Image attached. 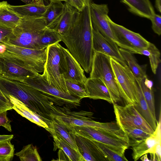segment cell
<instances>
[{
	"label": "cell",
	"instance_id": "6",
	"mask_svg": "<svg viewBox=\"0 0 161 161\" xmlns=\"http://www.w3.org/2000/svg\"><path fill=\"white\" fill-rule=\"evenodd\" d=\"M110 61L120 97L127 104L134 105L138 103V84L127 64L124 65L111 57Z\"/></svg>",
	"mask_w": 161,
	"mask_h": 161
},
{
	"label": "cell",
	"instance_id": "42",
	"mask_svg": "<svg viewBox=\"0 0 161 161\" xmlns=\"http://www.w3.org/2000/svg\"><path fill=\"white\" fill-rule=\"evenodd\" d=\"M68 3L80 11L85 5V0H68Z\"/></svg>",
	"mask_w": 161,
	"mask_h": 161
},
{
	"label": "cell",
	"instance_id": "19",
	"mask_svg": "<svg viewBox=\"0 0 161 161\" xmlns=\"http://www.w3.org/2000/svg\"><path fill=\"white\" fill-rule=\"evenodd\" d=\"M88 97L93 99H102L110 103H116L104 82L99 78H87L85 84Z\"/></svg>",
	"mask_w": 161,
	"mask_h": 161
},
{
	"label": "cell",
	"instance_id": "21",
	"mask_svg": "<svg viewBox=\"0 0 161 161\" xmlns=\"http://www.w3.org/2000/svg\"><path fill=\"white\" fill-rule=\"evenodd\" d=\"M6 97L11 103L13 109L19 114L45 129L48 127V125L42 118L28 108L22 102L11 95L7 96Z\"/></svg>",
	"mask_w": 161,
	"mask_h": 161
},
{
	"label": "cell",
	"instance_id": "28",
	"mask_svg": "<svg viewBox=\"0 0 161 161\" xmlns=\"http://www.w3.org/2000/svg\"><path fill=\"white\" fill-rule=\"evenodd\" d=\"M48 125V127L46 130L50 133H53L59 136L79 152L74 137L64 126L54 119Z\"/></svg>",
	"mask_w": 161,
	"mask_h": 161
},
{
	"label": "cell",
	"instance_id": "33",
	"mask_svg": "<svg viewBox=\"0 0 161 161\" xmlns=\"http://www.w3.org/2000/svg\"><path fill=\"white\" fill-rule=\"evenodd\" d=\"M68 94L80 100L88 97L85 88V84L65 80Z\"/></svg>",
	"mask_w": 161,
	"mask_h": 161
},
{
	"label": "cell",
	"instance_id": "9",
	"mask_svg": "<svg viewBox=\"0 0 161 161\" xmlns=\"http://www.w3.org/2000/svg\"><path fill=\"white\" fill-rule=\"evenodd\" d=\"M38 73L17 56L4 50L0 52V77L20 81Z\"/></svg>",
	"mask_w": 161,
	"mask_h": 161
},
{
	"label": "cell",
	"instance_id": "32",
	"mask_svg": "<svg viewBox=\"0 0 161 161\" xmlns=\"http://www.w3.org/2000/svg\"><path fill=\"white\" fill-rule=\"evenodd\" d=\"M14 155L21 161H41L42 160L36 147L32 144L24 146L22 150Z\"/></svg>",
	"mask_w": 161,
	"mask_h": 161
},
{
	"label": "cell",
	"instance_id": "8",
	"mask_svg": "<svg viewBox=\"0 0 161 161\" xmlns=\"http://www.w3.org/2000/svg\"><path fill=\"white\" fill-rule=\"evenodd\" d=\"M60 45L57 43L47 47V58L43 74L50 85L69 94L60 65Z\"/></svg>",
	"mask_w": 161,
	"mask_h": 161
},
{
	"label": "cell",
	"instance_id": "41",
	"mask_svg": "<svg viewBox=\"0 0 161 161\" xmlns=\"http://www.w3.org/2000/svg\"><path fill=\"white\" fill-rule=\"evenodd\" d=\"M13 30L0 25V46L3 45L6 38L12 33Z\"/></svg>",
	"mask_w": 161,
	"mask_h": 161
},
{
	"label": "cell",
	"instance_id": "22",
	"mask_svg": "<svg viewBox=\"0 0 161 161\" xmlns=\"http://www.w3.org/2000/svg\"><path fill=\"white\" fill-rule=\"evenodd\" d=\"M78 11L76 8L65 2L62 13L53 29L61 36L64 35L73 24Z\"/></svg>",
	"mask_w": 161,
	"mask_h": 161
},
{
	"label": "cell",
	"instance_id": "7",
	"mask_svg": "<svg viewBox=\"0 0 161 161\" xmlns=\"http://www.w3.org/2000/svg\"><path fill=\"white\" fill-rule=\"evenodd\" d=\"M110 58L107 55L94 52L90 77L102 80L117 103L120 100V96L112 67Z\"/></svg>",
	"mask_w": 161,
	"mask_h": 161
},
{
	"label": "cell",
	"instance_id": "47",
	"mask_svg": "<svg viewBox=\"0 0 161 161\" xmlns=\"http://www.w3.org/2000/svg\"><path fill=\"white\" fill-rule=\"evenodd\" d=\"M50 2H59L64 1L65 2L68 3V0H47Z\"/></svg>",
	"mask_w": 161,
	"mask_h": 161
},
{
	"label": "cell",
	"instance_id": "37",
	"mask_svg": "<svg viewBox=\"0 0 161 161\" xmlns=\"http://www.w3.org/2000/svg\"><path fill=\"white\" fill-rule=\"evenodd\" d=\"M94 141L106 156L108 161H128L125 155H120L104 144Z\"/></svg>",
	"mask_w": 161,
	"mask_h": 161
},
{
	"label": "cell",
	"instance_id": "20",
	"mask_svg": "<svg viewBox=\"0 0 161 161\" xmlns=\"http://www.w3.org/2000/svg\"><path fill=\"white\" fill-rule=\"evenodd\" d=\"M10 8L21 18L42 17L48 6L45 5L43 0L34 1L22 5L14 6L9 4Z\"/></svg>",
	"mask_w": 161,
	"mask_h": 161
},
{
	"label": "cell",
	"instance_id": "44",
	"mask_svg": "<svg viewBox=\"0 0 161 161\" xmlns=\"http://www.w3.org/2000/svg\"><path fill=\"white\" fill-rule=\"evenodd\" d=\"M144 83L145 85L148 88L150 89H152L153 85V82L152 81L148 80L147 79V77L144 79Z\"/></svg>",
	"mask_w": 161,
	"mask_h": 161
},
{
	"label": "cell",
	"instance_id": "30",
	"mask_svg": "<svg viewBox=\"0 0 161 161\" xmlns=\"http://www.w3.org/2000/svg\"><path fill=\"white\" fill-rule=\"evenodd\" d=\"M133 53H137L147 56L149 59L152 70L155 74L159 64L161 62L160 53L157 47L150 42L146 48L136 50Z\"/></svg>",
	"mask_w": 161,
	"mask_h": 161
},
{
	"label": "cell",
	"instance_id": "48",
	"mask_svg": "<svg viewBox=\"0 0 161 161\" xmlns=\"http://www.w3.org/2000/svg\"><path fill=\"white\" fill-rule=\"evenodd\" d=\"M26 4L29 3H30L35 1L34 0H20Z\"/></svg>",
	"mask_w": 161,
	"mask_h": 161
},
{
	"label": "cell",
	"instance_id": "24",
	"mask_svg": "<svg viewBox=\"0 0 161 161\" xmlns=\"http://www.w3.org/2000/svg\"><path fill=\"white\" fill-rule=\"evenodd\" d=\"M9 5L6 1L0 2V25L13 29L21 18L10 8Z\"/></svg>",
	"mask_w": 161,
	"mask_h": 161
},
{
	"label": "cell",
	"instance_id": "36",
	"mask_svg": "<svg viewBox=\"0 0 161 161\" xmlns=\"http://www.w3.org/2000/svg\"><path fill=\"white\" fill-rule=\"evenodd\" d=\"M121 129L127 135L130 139H143L152 135L143 129L136 127H123Z\"/></svg>",
	"mask_w": 161,
	"mask_h": 161
},
{
	"label": "cell",
	"instance_id": "29",
	"mask_svg": "<svg viewBox=\"0 0 161 161\" xmlns=\"http://www.w3.org/2000/svg\"><path fill=\"white\" fill-rule=\"evenodd\" d=\"M120 53L130 69L136 80H141L147 77L145 72L137 62L132 53L121 48H119Z\"/></svg>",
	"mask_w": 161,
	"mask_h": 161
},
{
	"label": "cell",
	"instance_id": "10",
	"mask_svg": "<svg viewBox=\"0 0 161 161\" xmlns=\"http://www.w3.org/2000/svg\"><path fill=\"white\" fill-rule=\"evenodd\" d=\"M107 19L113 32L114 41L118 46L132 53L136 50L148 47L150 42L139 34L115 23L108 16Z\"/></svg>",
	"mask_w": 161,
	"mask_h": 161
},
{
	"label": "cell",
	"instance_id": "5",
	"mask_svg": "<svg viewBox=\"0 0 161 161\" xmlns=\"http://www.w3.org/2000/svg\"><path fill=\"white\" fill-rule=\"evenodd\" d=\"M93 113L81 110L71 111L69 108H64L57 112L53 113L51 117L64 126L69 131L75 126H89L113 132L115 124L114 122L101 123L92 119Z\"/></svg>",
	"mask_w": 161,
	"mask_h": 161
},
{
	"label": "cell",
	"instance_id": "31",
	"mask_svg": "<svg viewBox=\"0 0 161 161\" xmlns=\"http://www.w3.org/2000/svg\"><path fill=\"white\" fill-rule=\"evenodd\" d=\"M61 41V36L59 34L53 29L47 28L39 39V49L46 48L50 45Z\"/></svg>",
	"mask_w": 161,
	"mask_h": 161
},
{
	"label": "cell",
	"instance_id": "16",
	"mask_svg": "<svg viewBox=\"0 0 161 161\" xmlns=\"http://www.w3.org/2000/svg\"><path fill=\"white\" fill-rule=\"evenodd\" d=\"M90 11L93 28L97 30L107 38L114 42L113 32L107 19L109 12L108 5L97 4L92 1L90 5Z\"/></svg>",
	"mask_w": 161,
	"mask_h": 161
},
{
	"label": "cell",
	"instance_id": "27",
	"mask_svg": "<svg viewBox=\"0 0 161 161\" xmlns=\"http://www.w3.org/2000/svg\"><path fill=\"white\" fill-rule=\"evenodd\" d=\"M138 103L134 107L143 118L154 131L157 127V120L152 114L144 97L142 90L138 85Z\"/></svg>",
	"mask_w": 161,
	"mask_h": 161
},
{
	"label": "cell",
	"instance_id": "35",
	"mask_svg": "<svg viewBox=\"0 0 161 161\" xmlns=\"http://www.w3.org/2000/svg\"><path fill=\"white\" fill-rule=\"evenodd\" d=\"M15 149L10 141L0 142V161H10L12 160Z\"/></svg>",
	"mask_w": 161,
	"mask_h": 161
},
{
	"label": "cell",
	"instance_id": "43",
	"mask_svg": "<svg viewBox=\"0 0 161 161\" xmlns=\"http://www.w3.org/2000/svg\"><path fill=\"white\" fill-rule=\"evenodd\" d=\"M13 137V135H0V142L6 141H11Z\"/></svg>",
	"mask_w": 161,
	"mask_h": 161
},
{
	"label": "cell",
	"instance_id": "4",
	"mask_svg": "<svg viewBox=\"0 0 161 161\" xmlns=\"http://www.w3.org/2000/svg\"><path fill=\"white\" fill-rule=\"evenodd\" d=\"M74 134L101 142L121 155L129 147V138L126 134L112 132L89 127L75 126L69 131Z\"/></svg>",
	"mask_w": 161,
	"mask_h": 161
},
{
	"label": "cell",
	"instance_id": "34",
	"mask_svg": "<svg viewBox=\"0 0 161 161\" xmlns=\"http://www.w3.org/2000/svg\"><path fill=\"white\" fill-rule=\"evenodd\" d=\"M144 79L136 80L142 90L144 99L152 114L154 118L156 119L154 100L152 89H150L147 87L144 83Z\"/></svg>",
	"mask_w": 161,
	"mask_h": 161
},
{
	"label": "cell",
	"instance_id": "15",
	"mask_svg": "<svg viewBox=\"0 0 161 161\" xmlns=\"http://www.w3.org/2000/svg\"><path fill=\"white\" fill-rule=\"evenodd\" d=\"M60 63L65 80L85 84L87 79L84 71L67 49L60 45Z\"/></svg>",
	"mask_w": 161,
	"mask_h": 161
},
{
	"label": "cell",
	"instance_id": "40",
	"mask_svg": "<svg viewBox=\"0 0 161 161\" xmlns=\"http://www.w3.org/2000/svg\"><path fill=\"white\" fill-rule=\"evenodd\" d=\"M7 111L0 112V126H3L8 131L11 132V121L7 117Z\"/></svg>",
	"mask_w": 161,
	"mask_h": 161
},
{
	"label": "cell",
	"instance_id": "13",
	"mask_svg": "<svg viewBox=\"0 0 161 161\" xmlns=\"http://www.w3.org/2000/svg\"><path fill=\"white\" fill-rule=\"evenodd\" d=\"M20 81L46 93L69 107L79 106L80 104V100L79 98L63 92L50 85L43 74L38 73L34 77Z\"/></svg>",
	"mask_w": 161,
	"mask_h": 161
},
{
	"label": "cell",
	"instance_id": "1",
	"mask_svg": "<svg viewBox=\"0 0 161 161\" xmlns=\"http://www.w3.org/2000/svg\"><path fill=\"white\" fill-rule=\"evenodd\" d=\"M92 2V0H85L83 8L78 11L70 29L61 36L62 41L68 51L87 73L91 71L94 52L90 11Z\"/></svg>",
	"mask_w": 161,
	"mask_h": 161
},
{
	"label": "cell",
	"instance_id": "26",
	"mask_svg": "<svg viewBox=\"0 0 161 161\" xmlns=\"http://www.w3.org/2000/svg\"><path fill=\"white\" fill-rule=\"evenodd\" d=\"M54 140V149L59 148L62 150L67 156L69 161H84L78 151L71 147L67 142L59 136L51 133Z\"/></svg>",
	"mask_w": 161,
	"mask_h": 161
},
{
	"label": "cell",
	"instance_id": "2",
	"mask_svg": "<svg viewBox=\"0 0 161 161\" xmlns=\"http://www.w3.org/2000/svg\"><path fill=\"white\" fill-rule=\"evenodd\" d=\"M0 90L6 97L11 95L22 102L45 121L51 119L57 109L54 98L21 81L0 77Z\"/></svg>",
	"mask_w": 161,
	"mask_h": 161
},
{
	"label": "cell",
	"instance_id": "18",
	"mask_svg": "<svg viewBox=\"0 0 161 161\" xmlns=\"http://www.w3.org/2000/svg\"><path fill=\"white\" fill-rule=\"evenodd\" d=\"M92 47L94 52L107 55L124 65L127 64L117 44L103 36L97 30L93 28Z\"/></svg>",
	"mask_w": 161,
	"mask_h": 161
},
{
	"label": "cell",
	"instance_id": "11",
	"mask_svg": "<svg viewBox=\"0 0 161 161\" xmlns=\"http://www.w3.org/2000/svg\"><path fill=\"white\" fill-rule=\"evenodd\" d=\"M3 50L21 59L32 71L43 73L47 55V47L43 49H34L4 44Z\"/></svg>",
	"mask_w": 161,
	"mask_h": 161
},
{
	"label": "cell",
	"instance_id": "49",
	"mask_svg": "<svg viewBox=\"0 0 161 161\" xmlns=\"http://www.w3.org/2000/svg\"><path fill=\"white\" fill-rule=\"evenodd\" d=\"M35 1H36V2H37V1H40L41 0H34Z\"/></svg>",
	"mask_w": 161,
	"mask_h": 161
},
{
	"label": "cell",
	"instance_id": "23",
	"mask_svg": "<svg viewBox=\"0 0 161 161\" xmlns=\"http://www.w3.org/2000/svg\"><path fill=\"white\" fill-rule=\"evenodd\" d=\"M128 7L131 12L149 19L155 13L149 0H120Z\"/></svg>",
	"mask_w": 161,
	"mask_h": 161
},
{
	"label": "cell",
	"instance_id": "46",
	"mask_svg": "<svg viewBox=\"0 0 161 161\" xmlns=\"http://www.w3.org/2000/svg\"><path fill=\"white\" fill-rule=\"evenodd\" d=\"M140 159L142 161H150L149 160L147 156V154H145L140 157Z\"/></svg>",
	"mask_w": 161,
	"mask_h": 161
},
{
	"label": "cell",
	"instance_id": "45",
	"mask_svg": "<svg viewBox=\"0 0 161 161\" xmlns=\"http://www.w3.org/2000/svg\"><path fill=\"white\" fill-rule=\"evenodd\" d=\"M155 7L157 10L160 13L161 12V0H155Z\"/></svg>",
	"mask_w": 161,
	"mask_h": 161
},
{
	"label": "cell",
	"instance_id": "12",
	"mask_svg": "<svg viewBox=\"0 0 161 161\" xmlns=\"http://www.w3.org/2000/svg\"><path fill=\"white\" fill-rule=\"evenodd\" d=\"M116 122L120 127L134 126L153 134L154 131L135 108L134 105L127 104L124 106L114 104Z\"/></svg>",
	"mask_w": 161,
	"mask_h": 161
},
{
	"label": "cell",
	"instance_id": "17",
	"mask_svg": "<svg viewBox=\"0 0 161 161\" xmlns=\"http://www.w3.org/2000/svg\"><path fill=\"white\" fill-rule=\"evenodd\" d=\"M70 134L74 137L78 151L84 161H108L94 140L77 134Z\"/></svg>",
	"mask_w": 161,
	"mask_h": 161
},
{
	"label": "cell",
	"instance_id": "38",
	"mask_svg": "<svg viewBox=\"0 0 161 161\" xmlns=\"http://www.w3.org/2000/svg\"><path fill=\"white\" fill-rule=\"evenodd\" d=\"M149 19L152 24V28L153 31L158 36L161 34V16L155 13Z\"/></svg>",
	"mask_w": 161,
	"mask_h": 161
},
{
	"label": "cell",
	"instance_id": "25",
	"mask_svg": "<svg viewBox=\"0 0 161 161\" xmlns=\"http://www.w3.org/2000/svg\"><path fill=\"white\" fill-rule=\"evenodd\" d=\"M42 17L47 28L53 29L56 25L64 8V3L61 2H50Z\"/></svg>",
	"mask_w": 161,
	"mask_h": 161
},
{
	"label": "cell",
	"instance_id": "39",
	"mask_svg": "<svg viewBox=\"0 0 161 161\" xmlns=\"http://www.w3.org/2000/svg\"><path fill=\"white\" fill-rule=\"evenodd\" d=\"M12 109V106L9 100L0 90V112Z\"/></svg>",
	"mask_w": 161,
	"mask_h": 161
},
{
	"label": "cell",
	"instance_id": "14",
	"mask_svg": "<svg viewBox=\"0 0 161 161\" xmlns=\"http://www.w3.org/2000/svg\"><path fill=\"white\" fill-rule=\"evenodd\" d=\"M129 147L132 151V156L135 161L145 154L156 157L155 153L158 144L161 142V117L157 121V127L153 133L150 136L142 139H129ZM157 158V157H156Z\"/></svg>",
	"mask_w": 161,
	"mask_h": 161
},
{
	"label": "cell",
	"instance_id": "3",
	"mask_svg": "<svg viewBox=\"0 0 161 161\" xmlns=\"http://www.w3.org/2000/svg\"><path fill=\"white\" fill-rule=\"evenodd\" d=\"M47 28L43 17L21 18L19 24L13 29L3 45L6 44L28 48L40 49L39 39Z\"/></svg>",
	"mask_w": 161,
	"mask_h": 161
}]
</instances>
